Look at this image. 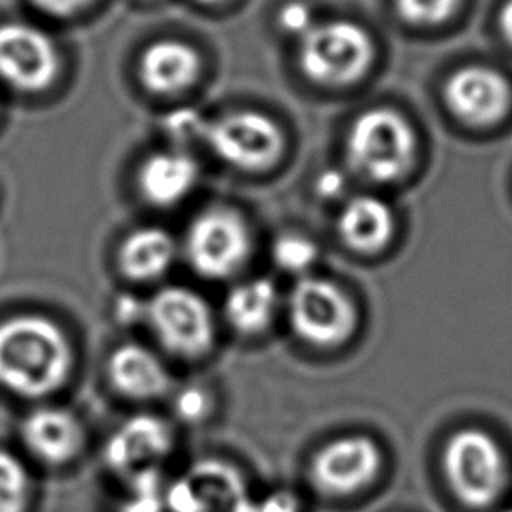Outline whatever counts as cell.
<instances>
[{"label": "cell", "mask_w": 512, "mask_h": 512, "mask_svg": "<svg viewBox=\"0 0 512 512\" xmlns=\"http://www.w3.org/2000/svg\"><path fill=\"white\" fill-rule=\"evenodd\" d=\"M74 370V348L64 328L42 314L0 322V386L20 398L58 392Z\"/></svg>", "instance_id": "6da1fadb"}, {"label": "cell", "mask_w": 512, "mask_h": 512, "mask_svg": "<svg viewBox=\"0 0 512 512\" xmlns=\"http://www.w3.org/2000/svg\"><path fill=\"white\" fill-rule=\"evenodd\" d=\"M416 154V136L410 122L396 110L372 108L362 112L346 136L350 168L378 184L396 182L408 174Z\"/></svg>", "instance_id": "7a4b0ae2"}, {"label": "cell", "mask_w": 512, "mask_h": 512, "mask_svg": "<svg viewBox=\"0 0 512 512\" xmlns=\"http://www.w3.org/2000/svg\"><path fill=\"white\" fill-rule=\"evenodd\" d=\"M442 472L468 508H488L508 484V462L498 440L480 428H460L444 444Z\"/></svg>", "instance_id": "3957f363"}, {"label": "cell", "mask_w": 512, "mask_h": 512, "mask_svg": "<svg viewBox=\"0 0 512 512\" xmlns=\"http://www.w3.org/2000/svg\"><path fill=\"white\" fill-rule=\"evenodd\" d=\"M374 56L376 48L368 30L344 18L316 22L298 38L300 70L322 86H346L360 80Z\"/></svg>", "instance_id": "277c9868"}, {"label": "cell", "mask_w": 512, "mask_h": 512, "mask_svg": "<svg viewBox=\"0 0 512 512\" xmlns=\"http://www.w3.org/2000/svg\"><path fill=\"white\" fill-rule=\"evenodd\" d=\"M286 316L292 334L314 348L342 346L358 328V308L350 294L318 276H304L292 286Z\"/></svg>", "instance_id": "5b68a950"}, {"label": "cell", "mask_w": 512, "mask_h": 512, "mask_svg": "<svg viewBox=\"0 0 512 512\" xmlns=\"http://www.w3.org/2000/svg\"><path fill=\"white\" fill-rule=\"evenodd\" d=\"M144 318L158 344L176 358H204L216 340L210 304L192 288L164 286L148 302Z\"/></svg>", "instance_id": "8992f818"}, {"label": "cell", "mask_w": 512, "mask_h": 512, "mask_svg": "<svg viewBox=\"0 0 512 512\" xmlns=\"http://www.w3.org/2000/svg\"><path fill=\"white\" fill-rule=\"evenodd\" d=\"M252 252V236L244 216L226 206H212L194 216L184 236L190 268L208 280H224L240 272Z\"/></svg>", "instance_id": "52a82bcc"}, {"label": "cell", "mask_w": 512, "mask_h": 512, "mask_svg": "<svg viewBox=\"0 0 512 512\" xmlns=\"http://www.w3.org/2000/svg\"><path fill=\"white\" fill-rule=\"evenodd\" d=\"M206 144L224 162L260 172L282 156L284 134L274 118L256 110H236L208 124Z\"/></svg>", "instance_id": "ba28073f"}, {"label": "cell", "mask_w": 512, "mask_h": 512, "mask_svg": "<svg viewBox=\"0 0 512 512\" xmlns=\"http://www.w3.org/2000/svg\"><path fill=\"white\" fill-rule=\"evenodd\" d=\"M382 468V450L368 434H340L310 460L312 486L330 498L352 496L370 486Z\"/></svg>", "instance_id": "9c48e42d"}, {"label": "cell", "mask_w": 512, "mask_h": 512, "mask_svg": "<svg viewBox=\"0 0 512 512\" xmlns=\"http://www.w3.org/2000/svg\"><path fill=\"white\" fill-rule=\"evenodd\" d=\"M60 72L52 36L28 22L0 24V80L18 92H42Z\"/></svg>", "instance_id": "30bf717a"}, {"label": "cell", "mask_w": 512, "mask_h": 512, "mask_svg": "<svg viewBox=\"0 0 512 512\" xmlns=\"http://www.w3.org/2000/svg\"><path fill=\"white\" fill-rule=\"evenodd\" d=\"M508 80L486 66H464L450 74L444 86L448 108L462 122L472 126H490L504 118L510 106Z\"/></svg>", "instance_id": "8fae6325"}, {"label": "cell", "mask_w": 512, "mask_h": 512, "mask_svg": "<svg viewBox=\"0 0 512 512\" xmlns=\"http://www.w3.org/2000/svg\"><path fill=\"white\" fill-rule=\"evenodd\" d=\"M24 446L42 462L60 466L74 460L86 442V430L80 418L60 406H42L32 410L20 428Z\"/></svg>", "instance_id": "7c38bea8"}, {"label": "cell", "mask_w": 512, "mask_h": 512, "mask_svg": "<svg viewBox=\"0 0 512 512\" xmlns=\"http://www.w3.org/2000/svg\"><path fill=\"white\" fill-rule=\"evenodd\" d=\"M200 72L202 60L196 48L174 38L148 44L138 60V78L156 96H176L188 90Z\"/></svg>", "instance_id": "4fadbf2b"}, {"label": "cell", "mask_w": 512, "mask_h": 512, "mask_svg": "<svg viewBox=\"0 0 512 512\" xmlns=\"http://www.w3.org/2000/svg\"><path fill=\"white\" fill-rule=\"evenodd\" d=\"M110 386L128 400H156L170 390V374L164 362L146 346L136 342L120 344L106 362Z\"/></svg>", "instance_id": "5bb4252c"}, {"label": "cell", "mask_w": 512, "mask_h": 512, "mask_svg": "<svg viewBox=\"0 0 512 512\" xmlns=\"http://www.w3.org/2000/svg\"><path fill=\"white\" fill-rule=\"evenodd\" d=\"M200 168L184 150H160L146 156L138 168L136 184L140 196L158 208L182 202L198 184Z\"/></svg>", "instance_id": "9a60e30c"}, {"label": "cell", "mask_w": 512, "mask_h": 512, "mask_svg": "<svg viewBox=\"0 0 512 512\" xmlns=\"http://www.w3.org/2000/svg\"><path fill=\"white\" fill-rule=\"evenodd\" d=\"M172 442V428L166 420L152 414L132 416L108 440L106 462L112 470L128 472L170 454Z\"/></svg>", "instance_id": "2e32d148"}, {"label": "cell", "mask_w": 512, "mask_h": 512, "mask_svg": "<svg viewBox=\"0 0 512 512\" xmlns=\"http://www.w3.org/2000/svg\"><path fill=\"white\" fill-rule=\"evenodd\" d=\"M336 232L346 248L356 254H376L394 236V214L390 206L372 194H358L342 206Z\"/></svg>", "instance_id": "e0dca14e"}, {"label": "cell", "mask_w": 512, "mask_h": 512, "mask_svg": "<svg viewBox=\"0 0 512 512\" xmlns=\"http://www.w3.org/2000/svg\"><path fill=\"white\" fill-rule=\"evenodd\" d=\"M176 240L160 226H142L120 242L116 264L132 282H152L166 274L176 260Z\"/></svg>", "instance_id": "ac0fdd59"}, {"label": "cell", "mask_w": 512, "mask_h": 512, "mask_svg": "<svg viewBox=\"0 0 512 512\" xmlns=\"http://www.w3.org/2000/svg\"><path fill=\"white\" fill-rule=\"evenodd\" d=\"M278 288L268 278H252L236 284L224 298V318L242 336L264 332L278 310Z\"/></svg>", "instance_id": "d6986e66"}, {"label": "cell", "mask_w": 512, "mask_h": 512, "mask_svg": "<svg viewBox=\"0 0 512 512\" xmlns=\"http://www.w3.org/2000/svg\"><path fill=\"white\" fill-rule=\"evenodd\" d=\"M32 480L24 462L0 448V512H26Z\"/></svg>", "instance_id": "ffe728a7"}, {"label": "cell", "mask_w": 512, "mask_h": 512, "mask_svg": "<svg viewBox=\"0 0 512 512\" xmlns=\"http://www.w3.org/2000/svg\"><path fill=\"white\" fill-rule=\"evenodd\" d=\"M274 264L292 274H304L318 258L316 242L300 234H284L272 246Z\"/></svg>", "instance_id": "44dd1931"}, {"label": "cell", "mask_w": 512, "mask_h": 512, "mask_svg": "<svg viewBox=\"0 0 512 512\" xmlns=\"http://www.w3.org/2000/svg\"><path fill=\"white\" fill-rule=\"evenodd\" d=\"M394 4L406 22L434 26L448 20L460 6V0H394Z\"/></svg>", "instance_id": "7402d4cb"}, {"label": "cell", "mask_w": 512, "mask_h": 512, "mask_svg": "<svg viewBox=\"0 0 512 512\" xmlns=\"http://www.w3.org/2000/svg\"><path fill=\"white\" fill-rule=\"evenodd\" d=\"M208 120H204L200 116V112L190 110V108H182L176 110L172 114H168L164 130L166 134L180 142V144H190L194 140H204L206 142V134H208Z\"/></svg>", "instance_id": "603a6c76"}, {"label": "cell", "mask_w": 512, "mask_h": 512, "mask_svg": "<svg viewBox=\"0 0 512 512\" xmlns=\"http://www.w3.org/2000/svg\"><path fill=\"white\" fill-rule=\"evenodd\" d=\"M278 24L286 34L302 38L316 24V20L308 4H304L302 0H292L284 4L278 12Z\"/></svg>", "instance_id": "cb8c5ba5"}, {"label": "cell", "mask_w": 512, "mask_h": 512, "mask_svg": "<svg viewBox=\"0 0 512 512\" xmlns=\"http://www.w3.org/2000/svg\"><path fill=\"white\" fill-rule=\"evenodd\" d=\"M174 408L178 412V416L186 422H198L202 420L208 410H210V400H208V394L198 388V386H190L186 390H182L178 396H176V402H174Z\"/></svg>", "instance_id": "d4e9b609"}, {"label": "cell", "mask_w": 512, "mask_h": 512, "mask_svg": "<svg viewBox=\"0 0 512 512\" xmlns=\"http://www.w3.org/2000/svg\"><path fill=\"white\" fill-rule=\"evenodd\" d=\"M30 2L34 4V8H38L48 16L68 18L88 8L94 0H30Z\"/></svg>", "instance_id": "484cf974"}, {"label": "cell", "mask_w": 512, "mask_h": 512, "mask_svg": "<svg viewBox=\"0 0 512 512\" xmlns=\"http://www.w3.org/2000/svg\"><path fill=\"white\" fill-rule=\"evenodd\" d=\"M346 188V176L334 168L324 170L322 174H318L316 178V190L320 196L326 198H336L342 190Z\"/></svg>", "instance_id": "4316f807"}, {"label": "cell", "mask_w": 512, "mask_h": 512, "mask_svg": "<svg viewBox=\"0 0 512 512\" xmlns=\"http://www.w3.org/2000/svg\"><path fill=\"white\" fill-rule=\"evenodd\" d=\"M500 30L504 38L512 44V0H508L500 10Z\"/></svg>", "instance_id": "83f0119b"}, {"label": "cell", "mask_w": 512, "mask_h": 512, "mask_svg": "<svg viewBox=\"0 0 512 512\" xmlns=\"http://www.w3.org/2000/svg\"><path fill=\"white\" fill-rule=\"evenodd\" d=\"M198 4H206V6H212V4H222L226 0H196Z\"/></svg>", "instance_id": "f1b7e54d"}, {"label": "cell", "mask_w": 512, "mask_h": 512, "mask_svg": "<svg viewBox=\"0 0 512 512\" xmlns=\"http://www.w3.org/2000/svg\"><path fill=\"white\" fill-rule=\"evenodd\" d=\"M500 512H512V508H506V510H500Z\"/></svg>", "instance_id": "f546056e"}]
</instances>
